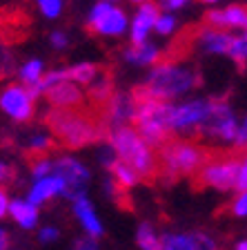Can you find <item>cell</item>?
<instances>
[{
  "mask_svg": "<svg viewBox=\"0 0 247 250\" xmlns=\"http://www.w3.org/2000/svg\"><path fill=\"white\" fill-rule=\"evenodd\" d=\"M7 248H9V234L0 228V250H7Z\"/></svg>",
  "mask_w": 247,
  "mask_h": 250,
  "instance_id": "cell-42",
  "label": "cell"
},
{
  "mask_svg": "<svg viewBox=\"0 0 247 250\" xmlns=\"http://www.w3.org/2000/svg\"><path fill=\"white\" fill-rule=\"evenodd\" d=\"M109 170H112L114 174V183H118L120 188H134L136 183H138V174H136V170L132 166H127L125 161H120L118 156L112 161V166H109Z\"/></svg>",
  "mask_w": 247,
  "mask_h": 250,
  "instance_id": "cell-23",
  "label": "cell"
},
{
  "mask_svg": "<svg viewBox=\"0 0 247 250\" xmlns=\"http://www.w3.org/2000/svg\"><path fill=\"white\" fill-rule=\"evenodd\" d=\"M52 45L56 47V49H65V47L69 45V38L65 31H54L52 34Z\"/></svg>",
  "mask_w": 247,
  "mask_h": 250,
  "instance_id": "cell-37",
  "label": "cell"
},
{
  "mask_svg": "<svg viewBox=\"0 0 247 250\" xmlns=\"http://www.w3.org/2000/svg\"><path fill=\"white\" fill-rule=\"evenodd\" d=\"M34 101L36 99L29 94L27 85H7L0 92V109L18 123H27L34 116Z\"/></svg>",
  "mask_w": 247,
  "mask_h": 250,
  "instance_id": "cell-10",
  "label": "cell"
},
{
  "mask_svg": "<svg viewBox=\"0 0 247 250\" xmlns=\"http://www.w3.org/2000/svg\"><path fill=\"white\" fill-rule=\"evenodd\" d=\"M207 27H216V29H247V7L234 5L225 9H211L205 16Z\"/></svg>",
  "mask_w": 247,
  "mask_h": 250,
  "instance_id": "cell-14",
  "label": "cell"
},
{
  "mask_svg": "<svg viewBox=\"0 0 247 250\" xmlns=\"http://www.w3.org/2000/svg\"><path fill=\"white\" fill-rule=\"evenodd\" d=\"M72 210H74V217L80 221L82 230L87 232V237H94V239L103 237V232H105L103 221H100V217H98L96 208L92 206V201L85 197V192L72 199Z\"/></svg>",
  "mask_w": 247,
  "mask_h": 250,
  "instance_id": "cell-13",
  "label": "cell"
},
{
  "mask_svg": "<svg viewBox=\"0 0 247 250\" xmlns=\"http://www.w3.org/2000/svg\"><path fill=\"white\" fill-rule=\"evenodd\" d=\"M201 78L194 67L180 65V62H156V67L150 72L143 87L134 92L136 101L143 99H158V101H171L183 94L191 92Z\"/></svg>",
  "mask_w": 247,
  "mask_h": 250,
  "instance_id": "cell-1",
  "label": "cell"
},
{
  "mask_svg": "<svg viewBox=\"0 0 247 250\" xmlns=\"http://www.w3.org/2000/svg\"><path fill=\"white\" fill-rule=\"evenodd\" d=\"M72 250H98V244L94 237H85V239H78Z\"/></svg>",
  "mask_w": 247,
  "mask_h": 250,
  "instance_id": "cell-38",
  "label": "cell"
},
{
  "mask_svg": "<svg viewBox=\"0 0 247 250\" xmlns=\"http://www.w3.org/2000/svg\"><path fill=\"white\" fill-rule=\"evenodd\" d=\"M163 250H216V244L207 234L170 232L163 234Z\"/></svg>",
  "mask_w": 247,
  "mask_h": 250,
  "instance_id": "cell-16",
  "label": "cell"
},
{
  "mask_svg": "<svg viewBox=\"0 0 247 250\" xmlns=\"http://www.w3.org/2000/svg\"><path fill=\"white\" fill-rule=\"evenodd\" d=\"M11 72H14V54L5 42V38H0V78L9 76Z\"/></svg>",
  "mask_w": 247,
  "mask_h": 250,
  "instance_id": "cell-28",
  "label": "cell"
},
{
  "mask_svg": "<svg viewBox=\"0 0 247 250\" xmlns=\"http://www.w3.org/2000/svg\"><path fill=\"white\" fill-rule=\"evenodd\" d=\"M47 123L54 130V134L69 147H82L100 139V127L89 116L74 112V109L56 107L47 116Z\"/></svg>",
  "mask_w": 247,
  "mask_h": 250,
  "instance_id": "cell-3",
  "label": "cell"
},
{
  "mask_svg": "<svg viewBox=\"0 0 247 250\" xmlns=\"http://www.w3.org/2000/svg\"><path fill=\"white\" fill-rule=\"evenodd\" d=\"M89 85H92V96H94L96 101H107L109 96H112V94H109L112 89H109V81H107V78L96 76Z\"/></svg>",
  "mask_w": 247,
  "mask_h": 250,
  "instance_id": "cell-30",
  "label": "cell"
},
{
  "mask_svg": "<svg viewBox=\"0 0 247 250\" xmlns=\"http://www.w3.org/2000/svg\"><path fill=\"white\" fill-rule=\"evenodd\" d=\"M112 141V150L118 156L120 161H125L127 166H132L136 170V174L143 179L154 177L156 172V154L152 150V146L143 136L138 134V130L125 125H116L109 134Z\"/></svg>",
  "mask_w": 247,
  "mask_h": 250,
  "instance_id": "cell-2",
  "label": "cell"
},
{
  "mask_svg": "<svg viewBox=\"0 0 247 250\" xmlns=\"http://www.w3.org/2000/svg\"><path fill=\"white\" fill-rule=\"evenodd\" d=\"M62 192H65V183L58 174L52 172V174H47L42 179H34V186H31L27 199L31 203H36V206H42L45 201H49L54 197H62Z\"/></svg>",
  "mask_w": 247,
  "mask_h": 250,
  "instance_id": "cell-17",
  "label": "cell"
},
{
  "mask_svg": "<svg viewBox=\"0 0 247 250\" xmlns=\"http://www.w3.org/2000/svg\"><path fill=\"white\" fill-rule=\"evenodd\" d=\"M29 147L34 152H45V150H49V147H52V139H49L47 134H36L34 139L29 141Z\"/></svg>",
  "mask_w": 247,
  "mask_h": 250,
  "instance_id": "cell-32",
  "label": "cell"
},
{
  "mask_svg": "<svg viewBox=\"0 0 247 250\" xmlns=\"http://www.w3.org/2000/svg\"><path fill=\"white\" fill-rule=\"evenodd\" d=\"M42 74H45V65H42V61H38V58H31V61H27L25 65L18 69V76H20V81L25 85L38 83Z\"/></svg>",
  "mask_w": 247,
  "mask_h": 250,
  "instance_id": "cell-25",
  "label": "cell"
},
{
  "mask_svg": "<svg viewBox=\"0 0 247 250\" xmlns=\"http://www.w3.org/2000/svg\"><path fill=\"white\" fill-rule=\"evenodd\" d=\"M7 210H9V197L5 190H0V219L7 214Z\"/></svg>",
  "mask_w": 247,
  "mask_h": 250,
  "instance_id": "cell-40",
  "label": "cell"
},
{
  "mask_svg": "<svg viewBox=\"0 0 247 250\" xmlns=\"http://www.w3.org/2000/svg\"><path fill=\"white\" fill-rule=\"evenodd\" d=\"M236 250H247V239H245V241H238V244H236Z\"/></svg>",
  "mask_w": 247,
  "mask_h": 250,
  "instance_id": "cell-43",
  "label": "cell"
},
{
  "mask_svg": "<svg viewBox=\"0 0 247 250\" xmlns=\"http://www.w3.org/2000/svg\"><path fill=\"white\" fill-rule=\"evenodd\" d=\"M109 2H116V0H109Z\"/></svg>",
  "mask_w": 247,
  "mask_h": 250,
  "instance_id": "cell-46",
  "label": "cell"
},
{
  "mask_svg": "<svg viewBox=\"0 0 247 250\" xmlns=\"http://www.w3.org/2000/svg\"><path fill=\"white\" fill-rule=\"evenodd\" d=\"M236 146H247V116L243 119V123L236 127V136H234Z\"/></svg>",
  "mask_w": 247,
  "mask_h": 250,
  "instance_id": "cell-36",
  "label": "cell"
},
{
  "mask_svg": "<svg viewBox=\"0 0 247 250\" xmlns=\"http://www.w3.org/2000/svg\"><path fill=\"white\" fill-rule=\"evenodd\" d=\"M136 114V99L127 96V94H116L107 99V119L109 123L116 125H125L127 121H132Z\"/></svg>",
  "mask_w": 247,
  "mask_h": 250,
  "instance_id": "cell-18",
  "label": "cell"
},
{
  "mask_svg": "<svg viewBox=\"0 0 247 250\" xmlns=\"http://www.w3.org/2000/svg\"><path fill=\"white\" fill-rule=\"evenodd\" d=\"M45 96L49 99V103H52L54 107H60V109H76V107H80L82 101H85L82 89L78 87V83H74V81H60V83H56L54 87L47 89Z\"/></svg>",
  "mask_w": 247,
  "mask_h": 250,
  "instance_id": "cell-15",
  "label": "cell"
},
{
  "mask_svg": "<svg viewBox=\"0 0 247 250\" xmlns=\"http://www.w3.org/2000/svg\"><path fill=\"white\" fill-rule=\"evenodd\" d=\"M129 2H134V5H143V2H147V0H129Z\"/></svg>",
  "mask_w": 247,
  "mask_h": 250,
  "instance_id": "cell-45",
  "label": "cell"
},
{
  "mask_svg": "<svg viewBox=\"0 0 247 250\" xmlns=\"http://www.w3.org/2000/svg\"><path fill=\"white\" fill-rule=\"evenodd\" d=\"M234 190H247V154L245 159H241V163H238V177H236V188Z\"/></svg>",
  "mask_w": 247,
  "mask_h": 250,
  "instance_id": "cell-34",
  "label": "cell"
},
{
  "mask_svg": "<svg viewBox=\"0 0 247 250\" xmlns=\"http://www.w3.org/2000/svg\"><path fill=\"white\" fill-rule=\"evenodd\" d=\"M160 5L167 11H176V9H183V7L190 5V0H160Z\"/></svg>",
  "mask_w": 247,
  "mask_h": 250,
  "instance_id": "cell-39",
  "label": "cell"
},
{
  "mask_svg": "<svg viewBox=\"0 0 247 250\" xmlns=\"http://www.w3.org/2000/svg\"><path fill=\"white\" fill-rule=\"evenodd\" d=\"M232 212L236 214V217H247V190H241L236 201L232 203Z\"/></svg>",
  "mask_w": 247,
  "mask_h": 250,
  "instance_id": "cell-33",
  "label": "cell"
},
{
  "mask_svg": "<svg viewBox=\"0 0 247 250\" xmlns=\"http://www.w3.org/2000/svg\"><path fill=\"white\" fill-rule=\"evenodd\" d=\"M158 14H160L158 5H154L152 0H147V2L138 5L134 18L129 21V27H127L132 45H138V42H145L147 38H150V34L154 31V25H156Z\"/></svg>",
  "mask_w": 247,
  "mask_h": 250,
  "instance_id": "cell-12",
  "label": "cell"
},
{
  "mask_svg": "<svg viewBox=\"0 0 247 250\" xmlns=\"http://www.w3.org/2000/svg\"><path fill=\"white\" fill-rule=\"evenodd\" d=\"M54 174H58L62 179V183H65L62 197H67V199L82 194L89 183V170L78 159H74V156H60L54 163Z\"/></svg>",
  "mask_w": 247,
  "mask_h": 250,
  "instance_id": "cell-11",
  "label": "cell"
},
{
  "mask_svg": "<svg viewBox=\"0 0 247 250\" xmlns=\"http://www.w3.org/2000/svg\"><path fill=\"white\" fill-rule=\"evenodd\" d=\"M227 56H232L236 62H245L247 61V29H243L241 36H234L232 47H229Z\"/></svg>",
  "mask_w": 247,
  "mask_h": 250,
  "instance_id": "cell-27",
  "label": "cell"
},
{
  "mask_svg": "<svg viewBox=\"0 0 247 250\" xmlns=\"http://www.w3.org/2000/svg\"><path fill=\"white\" fill-rule=\"evenodd\" d=\"M98 74H100V69L94 62H78V65H72V67L58 69L60 81H74V83H92Z\"/></svg>",
  "mask_w": 247,
  "mask_h": 250,
  "instance_id": "cell-22",
  "label": "cell"
},
{
  "mask_svg": "<svg viewBox=\"0 0 247 250\" xmlns=\"http://www.w3.org/2000/svg\"><path fill=\"white\" fill-rule=\"evenodd\" d=\"M214 101L211 99H191L185 103H170L165 101V121L170 132H178V134H191L198 132L201 125L207 121Z\"/></svg>",
  "mask_w": 247,
  "mask_h": 250,
  "instance_id": "cell-5",
  "label": "cell"
},
{
  "mask_svg": "<svg viewBox=\"0 0 247 250\" xmlns=\"http://www.w3.org/2000/svg\"><path fill=\"white\" fill-rule=\"evenodd\" d=\"M7 214H11V219L25 230H31L38 224V206L31 203L29 199H16V201H9Z\"/></svg>",
  "mask_w": 247,
  "mask_h": 250,
  "instance_id": "cell-20",
  "label": "cell"
},
{
  "mask_svg": "<svg viewBox=\"0 0 247 250\" xmlns=\"http://www.w3.org/2000/svg\"><path fill=\"white\" fill-rule=\"evenodd\" d=\"M234 36L225 29H216V27H207L198 34V42L207 54H227L232 47Z\"/></svg>",
  "mask_w": 247,
  "mask_h": 250,
  "instance_id": "cell-19",
  "label": "cell"
},
{
  "mask_svg": "<svg viewBox=\"0 0 247 250\" xmlns=\"http://www.w3.org/2000/svg\"><path fill=\"white\" fill-rule=\"evenodd\" d=\"M36 5L45 18H58L65 9V0H36Z\"/></svg>",
  "mask_w": 247,
  "mask_h": 250,
  "instance_id": "cell-29",
  "label": "cell"
},
{
  "mask_svg": "<svg viewBox=\"0 0 247 250\" xmlns=\"http://www.w3.org/2000/svg\"><path fill=\"white\" fill-rule=\"evenodd\" d=\"M207 161V152L201 150L194 143L187 141H174L160 146V170L167 179L187 177L201 170V166Z\"/></svg>",
  "mask_w": 247,
  "mask_h": 250,
  "instance_id": "cell-4",
  "label": "cell"
},
{
  "mask_svg": "<svg viewBox=\"0 0 247 250\" xmlns=\"http://www.w3.org/2000/svg\"><path fill=\"white\" fill-rule=\"evenodd\" d=\"M136 241L140 250H163V239L152 224H140L136 230Z\"/></svg>",
  "mask_w": 247,
  "mask_h": 250,
  "instance_id": "cell-24",
  "label": "cell"
},
{
  "mask_svg": "<svg viewBox=\"0 0 247 250\" xmlns=\"http://www.w3.org/2000/svg\"><path fill=\"white\" fill-rule=\"evenodd\" d=\"M201 2H205V5H216V2H221V0H201Z\"/></svg>",
  "mask_w": 247,
  "mask_h": 250,
  "instance_id": "cell-44",
  "label": "cell"
},
{
  "mask_svg": "<svg viewBox=\"0 0 247 250\" xmlns=\"http://www.w3.org/2000/svg\"><path fill=\"white\" fill-rule=\"evenodd\" d=\"M238 159H214V161H205L198 170V181L203 186L216 188L221 192L234 190L236 188L238 177Z\"/></svg>",
  "mask_w": 247,
  "mask_h": 250,
  "instance_id": "cell-8",
  "label": "cell"
},
{
  "mask_svg": "<svg viewBox=\"0 0 247 250\" xmlns=\"http://www.w3.org/2000/svg\"><path fill=\"white\" fill-rule=\"evenodd\" d=\"M9 179H11V170H9V166H7V163H0V183L9 181Z\"/></svg>",
  "mask_w": 247,
  "mask_h": 250,
  "instance_id": "cell-41",
  "label": "cell"
},
{
  "mask_svg": "<svg viewBox=\"0 0 247 250\" xmlns=\"http://www.w3.org/2000/svg\"><path fill=\"white\" fill-rule=\"evenodd\" d=\"M176 27H178V21L174 18V14H170V11H160L158 18H156L154 31L160 34V36H170V34L176 31Z\"/></svg>",
  "mask_w": 247,
  "mask_h": 250,
  "instance_id": "cell-26",
  "label": "cell"
},
{
  "mask_svg": "<svg viewBox=\"0 0 247 250\" xmlns=\"http://www.w3.org/2000/svg\"><path fill=\"white\" fill-rule=\"evenodd\" d=\"M136 130L152 147H160L170 139V127L165 121V101L158 99H143L136 101Z\"/></svg>",
  "mask_w": 247,
  "mask_h": 250,
  "instance_id": "cell-6",
  "label": "cell"
},
{
  "mask_svg": "<svg viewBox=\"0 0 247 250\" xmlns=\"http://www.w3.org/2000/svg\"><path fill=\"white\" fill-rule=\"evenodd\" d=\"M236 116H234L232 107L227 101H214L207 121L201 125V134L209 136V139H218V141H234L236 136Z\"/></svg>",
  "mask_w": 247,
  "mask_h": 250,
  "instance_id": "cell-9",
  "label": "cell"
},
{
  "mask_svg": "<svg viewBox=\"0 0 247 250\" xmlns=\"http://www.w3.org/2000/svg\"><path fill=\"white\" fill-rule=\"evenodd\" d=\"M125 61L132 62V65H138V67H150L156 65L160 61V49L152 42H138V45H132L125 52Z\"/></svg>",
  "mask_w": 247,
  "mask_h": 250,
  "instance_id": "cell-21",
  "label": "cell"
},
{
  "mask_svg": "<svg viewBox=\"0 0 247 250\" xmlns=\"http://www.w3.org/2000/svg\"><path fill=\"white\" fill-rule=\"evenodd\" d=\"M87 25L94 34L105 38H118L123 36L129 27L127 14L120 7L112 5L109 0H100L89 9L87 14Z\"/></svg>",
  "mask_w": 247,
  "mask_h": 250,
  "instance_id": "cell-7",
  "label": "cell"
},
{
  "mask_svg": "<svg viewBox=\"0 0 247 250\" xmlns=\"http://www.w3.org/2000/svg\"><path fill=\"white\" fill-rule=\"evenodd\" d=\"M52 172H54V163L49 161V159H36L34 166H31L34 179H42V177H47V174H52Z\"/></svg>",
  "mask_w": 247,
  "mask_h": 250,
  "instance_id": "cell-31",
  "label": "cell"
},
{
  "mask_svg": "<svg viewBox=\"0 0 247 250\" xmlns=\"http://www.w3.org/2000/svg\"><path fill=\"white\" fill-rule=\"evenodd\" d=\"M38 237H40L42 244H52V241L58 239V228H54V226H45V228L38 232Z\"/></svg>",
  "mask_w": 247,
  "mask_h": 250,
  "instance_id": "cell-35",
  "label": "cell"
}]
</instances>
